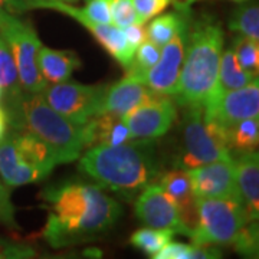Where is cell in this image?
Wrapping results in <instances>:
<instances>
[{
  "label": "cell",
  "instance_id": "cell-1",
  "mask_svg": "<svg viewBox=\"0 0 259 259\" xmlns=\"http://www.w3.org/2000/svg\"><path fill=\"white\" fill-rule=\"evenodd\" d=\"M48 209L42 238L54 249L91 242L105 235L122 214L121 204L100 186L66 180L42 190Z\"/></svg>",
  "mask_w": 259,
  "mask_h": 259
},
{
  "label": "cell",
  "instance_id": "cell-2",
  "mask_svg": "<svg viewBox=\"0 0 259 259\" xmlns=\"http://www.w3.org/2000/svg\"><path fill=\"white\" fill-rule=\"evenodd\" d=\"M78 168L101 189L133 200L161 175L156 140H133L118 146L87 148Z\"/></svg>",
  "mask_w": 259,
  "mask_h": 259
},
{
  "label": "cell",
  "instance_id": "cell-3",
  "mask_svg": "<svg viewBox=\"0 0 259 259\" xmlns=\"http://www.w3.org/2000/svg\"><path fill=\"white\" fill-rule=\"evenodd\" d=\"M3 108L12 130L30 131L47 141L55 153L58 164L76 161L85 150L81 125L55 111L40 93L19 88L3 94Z\"/></svg>",
  "mask_w": 259,
  "mask_h": 259
},
{
  "label": "cell",
  "instance_id": "cell-4",
  "mask_svg": "<svg viewBox=\"0 0 259 259\" xmlns=\"http://www.w3.org/2000/svg\"><path fill=\"white\" fill-rule=\"evenodd\" d=\"M225 33L221 23L210 15L192 16L185 59L175 94L180 107L202 105L212 97L218 81Z\"/></svg>",
  "mask_w": 259,
  "mask_h": 259
},
{
  "label": "cell",
  "instance_id": "cell-5",
  "mask_svg": "<svg viewBox=\"0 0 259 259\" xmlns=\"http://www.w3.org/2000/svg\"><path fill=\"white\" fill-rule=\"evenodd\" d=\"M183 108L182 147L175 161L176 168L189 170L218 160L233 158L226 130L206 118L202 105Z\"/></svg>",
  "mask_w": 259,
  "mask_h": 259
},
{
  "label": "cell",
  "instance_id": "cell-6",
  "mask_svg": "<svg viewBox=\"0 0 259 259\" xmlns=\"http://www.w3.org/2000/svg\"><path fill=\"white\" fill-rule=\"evenodd\" d=\"M197 222L190 239L200 246H231L242 228L250 222L238 199L196 197Z\"/></svg>",
  "mask_w": 259,
  "mask_h": 259
},
{
  "label": "cell",
  "instance_id": "cell-7",
  "mask_svg": "<svg viewBox=\"0 0 259 259\" xmlns=\"http://www.w3.org/2000/svg\"><path fill=\"white\" fill-rule=\"evenodd\" d=\"M0 35L15 59L22 88L30 93H40L47 82L37 69V51L42 42L33 25L19 15L0 10Z\"/></svg>",
  "mask_w": 259,
  "mask_h": 259
},
{
  "label": "cell",
  "instance_id": "cell-8",
  "mask_svg": "<svg viewBox=\"0 0 259 259\" xmlns=\"http://www.w3.org/2000/svg\"><path fill=\"white\" fill-rule=\"evenodd\" d=\"M108 85H83L74 81L47 83L40 95L65 118L76 125H83L94 115H98Z\"/></svg>",
  "mask_w": 259,
  "mask_h": 259
},
{
  "label": "cell",
  "instance_id": "cell-9",
  "mask_svg": "<svg viewBox=\"0 0 259 259\" xmlns=\"http://www.w3.org/2000/svg\"><path fill=\"white\" fill-rule=\"evenodd\" d=\"M35 9H51L61 12L69 18L75 19L79 25H82L87 30L93 33V36L100 42L102 48L118 62V64L127 69L134 58L136 51L130 47L125 40L124 32L115 25H102L97 23L88 18L81 8H75L65 0H33L32 10Z\"/></svg>",
  "mask_w": 259,
  "mask_h": 259
},
{
  "label": "cell",
  "instance_id": "cell-10",
  "mask_svg": "<svg viewBox=\"0 0 259 259\" xmlns=\"http://www.w3.org/2000/svg\"><path fill=\"white\" fill-rule=\"evenodd\" d=\"M176 117V102L167 95H157L134 107L121 118L134 140H157L168 133Z\"/></svg>",
  "mask_w": 259,
  "mask_h": 259
},
{
  "label": "cell",
  "instance_id": "cell-11",
  "mask_svg": "<svg viewBox=\"0 0 259 259\" xmlns=\"http://www.w3.org/2000/svg\"><path fill=\"white\" fill-rule=\"evenodd\" d=\"M192 16L186 20L179 28L175 36L161 47L160 58L156 65L150 69L143 82L150 90L160 95L175 97L179 85L180 71L185 59L187 39H189V28H190Z\"/></svg>",
  "mask_w": 259,
  "mask_h": 259
},
{
  "label": "cell",
  "instance_id": "cell-12",
  "mask_svg": "<svg viewBox=\"0 0 259 259\" xmlns=\"http://www.w3.org/2000/svg\"><path fill=\"white\" fill-rule=\"evenodd\" d=\"M206 118H209L223 128L246 118L259 115V82H253L242 88L231 90L213 98L203 105Z\"/></svg>",
  "mask_w": 259,
  "mask_h": 259
},
{
  "label": "cell",
  "instance_id": "cell-13",
  "mask_svg": "<svg viewBox=\"0 0 259 259\" xmlns=\"http://www.w3.org/2000/svg\"><path fill=\"white\" fill-rule=\"evenodd\" d=\"M134 212L140 222L150 228L168 229L190 238L192 229L182 221L176 203L158 185L147 186L134 203Z\"/></svg>",
  "mask_w": 259,
  "mask_h": 259
},
{
  "label": "cell",
  "instance_id": "cell-14",
  "mask_svg": "<svg viewBox=\"0 0 259 259\" xmlns=\"http://www.w3.org/2000/svg\"><path fill=\"white\" fill-rule=\"evenodd\" d=\"M196 197L239 199L233 158L218 160L186 170Z\"/></svg>",
  "mask_w": 259,
  "mask_h": 259
},
{
  "label": "cell",
  "instance_id": "cell-15",
  "mask_svg": "<svg viewBox=\"0 0 259 259\" xmlns=\"http://www.w3.org/2000/svg\"><path fill=\"white\" fill-rule=\"evenodd\" d=\"M160 94L150 90L144 82L125 75L121 81L108 85L101 104L100 114H114L122 117L143 102L156 98Z\"/></svg>",
  "mask_w": 259,
  "mask_h": 259
},
{
  "label": "cell",
  "instance_id": "cell-16",
  "mask_svg": "<svg viewBox=\"0 0 259 259\" xmlns=\"http://www.w3.org/2000/svg\"><path fill=\"white\" fill-rule=\"evenodd\" d=\"M49 176L44 170L29 164L19 154L12 134L0 140V179L8 187L36 183Z\"/></svg>",
  "mask_w": 259,
  "mask_h": 259
},
{
  "label": "cell",
  "instance_id": "cell-17",
  "mask_svg": "<svg viewBox=\"0 0 259 259\" xmlns=\"http://www.w3.org/2000/svg\"><path fill=\"white\" fill-rule=\"evenodd\" d=\"M83 147L118 146L133 141V136L121 117L114 114H98L81 125Z\"/></svg>",
  "mask_w": 259,
  "mask_h": 259
},
{
  "label": "cell",
  "instance_id": "cell-18",
  "mask_svg": "<svg viewBox=\"0 0 259 259\" xmlns=\"http://www.w3.org/2000/svg\"><path fill=\"white\" fill-rule=\"evenodd\" d=\"M158 186L176 203L182 221L193 231L197 222V209H196V196L193 193L187 171L183 168H175L166 171L158 177Z\"/></svg>",
  "mask_w": 259,
  "mask_h": 259
},
{
  "label": "cell",
  "instance_id": "cell-19",
  "mask_svg": "<svg viewBox=\"0 0 259 259\" xmlns=\"http://www.w3.org/2000/svg\"><path fill=\"white\" fill-rule=\"evenodd\" d=\"M236 166V186L242 204L245 206L250 221L259 218V154L249 151L239 154L235 161Z\"/></svg>",
  "mask_w": 259,
  "mask_h": 259
},
{
  "label": "cell",
  "instance_id": "cell-20",
  "mask_svg": "<svg viewBox=\"0 0 259 259\" xmlns=\"http://www.w3.org/2000/svg\"><path fill=\"white\" fill-rule=\"evenodd\" d=\"M81 66V59L72 51H56L40 45L37 51V69L47 83L68 81Z\"/></svg>",
  "mask_w": 259,
  "mask_h": 259
},
{
  "label": "cell",
  "instance_id": "cell-21",
  "mask_svg": "<svg viewBox=\"0 0 259 259\" xmlns=\"http://www.w3.org/2000/svg\"><path fill=\"white\" fill-rule=\"evenodd\" d=\"M13 141L16 144L19 154L28 161L29 164L44 170L45 173L51 175L58 164L54 150L47 141L39 139L30 131H10Z\"/></svg>",
  "mask_w": 259,
  "mask_h": 259
},
{
  "label": "cell",
  "instance_id": "cell-22",
  "mask_svg": "<svg viewBox=\"0 0 259 259\" xmlns=\"http://www.w3.org/2000/svg\"><path fill=\"white\" fill-rule=\"evenodd\" d=\"M256 78H258V74H252V72L242 69L235 58L232 48H229L225 52H222L216 87H214L212 97L207 100V102L212 101L213 98L219 97L221 94L226 93V91L242 88L248 83L253 82Z\"/></svg>",
  "mask_w": 259,
  "mask_h": 259
},
{
  "label": "cell",
  "instance_id": "cell-23",
  "mask_svg": "<svg viewBox=\"0 0 259 259\" xmlns=\"http://www.w3.org/2000/svg\"><path fill=\"white\" fill-rule=\"evenodd\" d=\"M192 16V10H176L153 18L146 28V37L158 47H164L179 28Z\"/></svg>",
  "mask_w": 259,
  "mask_h": 259
},
{
  "label": "cell",
  "instance_id": "cell-24",
  "mask_svg": "<svg viewBox=\"0 0 259 259\" xmlns=\"http://www.w3.org/2000/svg\"><path fill=\"white\" fill-rule=\"evenodd\" d=\"M226 137L229 143L231 153H249L255 151L259 143V120L252 117L242 120L232 127L226 128Z\"/></svg>",
  "mask_w": 259,
  "mask_h": 259
},
{
  "label": "cell",
  "instance_id": "cell-25",
  "mask_svg": "<svg viewBox=\"0 0 259 259\" xmlns=\"http://www.w3.org/2000/svg\"><path fill=\"white\" fill-rule=\"evenodd\" d=\"M228 26L232 32L259 40V8L258 2L245 0L232 12Z\"/></svg>",
  "mask_w": 259,
  "mask_h": 259
},
{
  "label": "cell",
  "instance_id": "cell-26",
  "mask_svg": "<svg viewBox=\"0 0 259 259\" xmlns=\"http://www.w3.org/2000/svg\"><path fill=\"white\" fill-rule=\"evenodd\" d=\"M173 238L175 233L168 229H157L147 226L134 232L130 238V243L143 253H146L147 256L154 258L168 242L173 241Z\"/></svg>",
  "mask_w": 259,
  "mask_h": 259
},
{
  "label": "cell",
  "instance_id": "cell-27",
  "mask_svg": "<svg viewBox=\"0 0 259 259\" xmlns=\"http://www.w3.org/2000/svg\"><path fill=\"white\" fill-rule=\"evenodd\" d=\"M221 250L214 246L189 245L183 242H168L154 256L156 259H216L221 258Z\"/></svg>",
  "mask_w": 259,
  "mask_h": 259
},
{
  "label": "cell",
  "instance_id": "cell-28",
  "mask_svg": "<svg viewBox=\"0 0 259 259\" xmlns=\"http://www.w3.org/2000/svg\"><path fill=\"white\" fill-rule=\"evenodd\" d=\"M160 52H161V48L153 44L151 40L146 39L137 49H136V54L134 58L131 61L130 66L125 69V75H130L139 81H144L147 72L156 65V62L160 58Z\"/></svg>",
  "mask_w": 259,
  "mask_h": 259
},
{
  "label": "cell",
  "instance_id": "cell-29",
  "mask_svg": "<svg viewBox=\"0 0 259 259\" xmlns=\"http://www.w3.org/2000/svg\"><path fill=\"white\" fill-rule=\"evenodd\" d=\"M232 51L235 58L242 69L258 74L259 68V44L258 40H253L242 35H236L232 42Z\"/></svg>",
  "mask_w": 259,
  "mask_h": 259
},
{
  "label": "cell",
  "instance_id": "cell-30",
  "mask_svg": "<svg viewBox=\"0 0 259 259\" xmlns=\"http://www.w3.org/2000/svg\"><path fill=\"white\" fill-rule=\"evenodd\" d=\"M0 87L3 88L5 93H13L19 88H22V85L19 82L15 59L2 35H0Z\"/></svg>",
  "mask_w": 259,
  "mask_h": 259
},
{
  "label": "cell",
  "instance_id": "cell-31",
  "mask_svg": "<svg viewBox=\"0 0 259 259\" xmlns=\"http://www.w3.org/2000/svg\"><path fill=\"white\" fill-rule=\"evenodd\" d=\"M233 249L243 256H258V221L248 222L238 233L236 239L231 245Z\"/></svg>",
  "mask_w": 259,
  "mask_h": 259
},
{
  "label": "cell",
  "instance_id": "cell-32",
  "mask_svg": "<svg viewBox=\"0 0 259 259\" xmlns=\"http://www.w3.org/2000/svg\"><path fill=\"white\" fill-rule=\"evenodd\" d=\"M111 23L124 29L130 25H139L137 13L134 9L133 0H111L110 3Z\"/></svg>",
  "mask_w": 259,
  "mask_h": 259
},
{
  "label": "cell",
  "instance_id": "cell-33",
  "mask_svg": "<svg viewBox=\"0 0 259 259\" xmlns=\"http://www.w3.org/2000/svg\"><path fill=\"white\" fill-rule=\"evenodd\" d=\"M36 255V249L26 242L0 236V259H32Z\"/></svg>",
  "mask_w": 259,
  "mask_h": 259
},
{
  "label": "cell",
  "instance_id": "cell-34",
  "mask_svg": "<svg viewBox=\"0 0 259 259\" xmlns=\"http://www.w3.org/2000/svg\"><path fill=\"white\" fill-rule=\"evenodd\" d=\"M139 25H144L168 8L170 0H133Z\"/></svg>",
  "mask_w": 259,
  "mask_h": 259
},
{
  "label": "cell",
  "instance_id": "cell-35",
  "mask_svg": "<svg viewBox=\"0 0 259 259\" xmlns=\"http://www.w3.org/2000/svg\"><path fill=\"white\" fill-rule=\"evenodd\" d=\"M0 225L8 226L10 229H19L15 214V206L10 196V187L3 183L0 179Z\"/></svg>",
  "mask_w": 259,
  "mask_h": 259
},
{
  "label": "cell",
  "instance_id": "cell-36",
  "mask_svg": "<svg viewBox=\"0 0 259 259\" xmlns=\"http://www.w3.org/2000/svg\"><path fill=\"white\" fill-rule=\"evenodd\" d=\"M110 3L111 0H85V6L82 10L94 22L102 23V25H110L111 23Z\"/></svg>",
  "mask_w": 259,
  "mask_h": 259
},
{
  "label": "cell",
  "instance_id": "cell-37",
  "mask_svg": "<svg viewBox=\"0 0 259 259\" xmlns=\"http://www.w3.org/2000/svg\"><path fill=\"white\" fill-rule=\"evenodd\" d=\"M122 32H124L125 40L128 42V45L134 51L147 39L146 37V28H144V25H137V23L136 25H130L127 28L122 29Z\"/></svg>",
  "mask_w": 259,
  "mask_h": 259
},
{
  "label": "cell",
  "instance_id": "cell-38",
  "mask_svg": "<svg viewBox=\"0 0 259 259\" xmlns=\"http://www.w3.org/2000/svg\"><path fill=\"white\" fill-rule=\"evenodd\" d=\"M33 0H0V10H8L15 15L32 10Z\"/></svg>",
  "mask_w": 259,
  "mask_h": 259
},
{
  "label": "cell",
  "instance_id": "cell-39",
  "mask_svg": "<svg viewBox=\"0 0 259 259\" xmlns=\"http://www.w3.org/2000/svg\"><path fill=\"white\" fill-rule=\"evenodd\" d=\"M9 127V120H8V114L5 111L3 107H0V140L6 136V131Z\"/></svg>",
  "mask_w": 259,
  "mask_h": 259
},
{
  "label": "cell",
  "instance_id": "cell-40",
  "mask_svg": "<svg viewBox=\"0 0 259 259\" xmlns=\"http://www.w3.org/2000/svg\"><path fill=\"white\" fill-rule=\"evenodd\" d=\"M196 0H170L176 10H192V5Z\"/></svg>",
  "mask_w": 259,
  "mask_h": 259
},
{
  "label": "cell",
  "instance_id": "cell-41",
  "mask_svg": "<svg viewBox=\"0 0 259 259\" xmlns=\"http://www.w3.org/2000/svg\"><path fill=\"white\" fill-rule=\"evenodd\" d=\"M3 94H5V91H3V88L0 87V101L3 100Z\"/></svg>",
  "mask_w": 259,
  "mask_h": 259
},
{
  "label": "cell",
  "instance_id": "cell-42",
  "mask_svg": "<svg viewBox=\"0 0 259 259\" xmlns=\"http://www.w3.org/2000/svg\"><path fill=\"white\" fill-rule=\"evenodd\" d=\"M65 2H76V0H65Z\"/></svg>",
  "mask_w": 259,
  "mask_h": 259
},
{
  "label": "cell",
  "instance_id": "cell-43",
  "mask_svg": "<svg viewBox=\"0 0 259 259\" xmlns=\"http://www.w3.org/2000/svg\"><path fill=\"white\" fill-rule=\"evenodd\" d=\"M235 2H245V0H235Z\"/></svg>",
  "mask_w": 259,
  "mask_h": 259
}]
</instances>
